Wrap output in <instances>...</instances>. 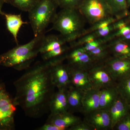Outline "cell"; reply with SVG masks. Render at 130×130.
<instances>
[{
	"label": "cell",
	"mask_w": 130,
	"mask_h": 130,
	"mask_svg": "<svg viewBox=\"0 0 130 130\" xmlns=\"http://www.w3.org/2000/svg\"><path fill=\"white\" fill-rule=\"evenodd\" d=\"M65 58L63 56L38 62L14 81V103L22 108L26 116L38 118L49 111L50 103L56 87L52 81L51 67Z\"/></svg>",
	"instance_id": "6da1fadb"
},
{
	"label": "cell",
	"mask_w": 130,
	"mask_h": 130,
	"mask_svg": "<svg viewBox=\"0 0 130 130\" xmlns=\"http://www.w3.org/2000/svg\"><path fill=\"white\" fill-rule=\"evenodd\" d=\"M44 33L35 37L28 43L18 45L0 55V65L18 71L26 70L39 53L40 43Z\"/></svg>",
	"instance_id": "7a4b0ae2"
},
{
	"label": "cell",
	"mask_w": 130,
	"mask_h": 130,
	"mask_svg": "<svg viewBox=\"0 0 130 130\" xmlns=\"http://www.w3.org/2000/svg\"><path fill=\"white\" fill-rule=\"evenodd\" d=\"M86 20L78 9H62L53 23V29L59 31L67 43H70L84 34Z\"/></svg>",
	"instance_id": "3957f363"
},
{
	"label": "cell",
	"mask_w": 130,
	"mask_h": 130,
	"mask_svg": "<svg viewBox=\"0 0 130 130\" xmlns=\"http://www.w3.org/2000/svg\"><path fill=\"white\" fill-rule=\"evenodd\" d=\"M58 7L55 0H40L28 12L35 37L44 33L46 28L53 23L57 14Z\"/></svg>",
	"instance_id": "277c9868"
},
{
	"label": "cell",
	"mask_w": 130,
	"mask_h": 130,
	"mask_svg": "<svg viewBox=\"0 0 130 130\" xmlns=\"http://www.w3.org/2000/svg\"><path fill=\"white\" fill-rule=\"evenodd\" d=\"M78 9L91 25L113 17L106 0H84Z\"/></svg>",
	"instance_id": "5b68a950"
},
{
	"label": "cell",
	"mask_w": 130,
	"mask_h": 130,
	"mask_svg": "<svg viewBox=\"0 0 130 130\" xmlns=\"http://www.w3.org/2000/svg\"><path fill=\"white\" fill-rule=\"evenodd\" d=\"M16 106L5 84L0 81V130L15 129Z\"/></svg>",
	"instance_id": "8992f818"
},
{
	"label": "cell",
	"mask_w": 130,
	"mask_h": 130,
	"mask_svg": "<svg viewBox=\"0 0 130 130\" xmlns=\"http://www.w3.org/2000/svg\"><path fill=\"white\" fill-rule=\"evenodd\" d=\"M104 66L112 79L121 81L130 75V58L114 57L107 60Z\"/></svg>",
	"instance_id": "52a82bcc"
},
{
	"label": "cell",
	"mask_w": 130,
	"mask_h": 130,
	"mask_svg": "<svg viewBox=\"0 0 130 130\" xmlns=\"http://www.w3.org/2000/svg\"><path fill=\"white\" fill-rule=\"evenodd\" d=\"M63 61L56 62L51 67L52 81L58 89L67 88L71 85L70 67L68 65L63 64Z\"/></svg>",
	"instance_id": "ba28073f"
},
{
	"label": "cell",
	"mask_w": 130,
	"mask_h": 130,
	"mask_svg": "<svg viewBox=\"0 0 130 130\" xmlns=\"http://www.w3.org/2000/svg\"><path fill=\"white\" fill-rule=\"evenodd\" d=\"M71 48L72 51L67 54L66 58L68 60V65L71 66L81 69V67L90 66L95 63L82 46Z\"/></svg>",
	"instance_id": "9c48e42d"
},
{
	"label": "cell",
	"mask_w": 130,
	"mask_h": 130,
	"mask_svg": "<svg viewBox=\"0 0 130 130\" xmlns=\"http://www.w3.org/2000/svg\"><path fill=\"white\" fill-rule=\"evenodd\" d=\"M67 88L58 89L54 94L50 103V115H56L68 111Z\"/></svg>",
	"instance_id": "30bf717a"
},
{
	"label": "cell",
	"mask_w": 130,
	"mask_h": 130,
	"mask_svg": "<svg viewBox=\"0 0 130 130\" xmlns=\"http://www.w3.org/2000/svg\"><path fill=\"white\" fill-rule=\"evenodd\" d=\"M69 66L71 85L80 90L81 89L86 91L90 89L92 84L87 73L79 68Z\"/></svg>",
	"instance_id": "8fae6325"
},
{
	"label": "cell",
	"mask_w": 130,
	"mask_h": 130,
	"mask_svg": "<svg viewBox=\"0 0 130 130\" xmlns=\"http://www.w3.org/2000/svg\"><path fill=\"white\" fill-rule=\"evenodd\" d=\"M90 113L88 121L94 128L98 129H106L111 126L109 111L106 109H98Z\"/></svg>",
	"instance_id": "7c38bea8"
},
{
	"label": "cell",
	"mask_w": 130,
	"mask_h": 130,
	"mask_svg": "<svg viewBox=\"0 0 130 130\" xmlns=\"http://www.w3.org/2000/svg\"><path fill=\"white\" fill-rule=\"evenodd\" d=\"M46 123L66 129L80 123L78 118L69 111L55 115H50Z\"/></svg>",
	"instance_id": "4fadbf2b"
},
{
	"label": "cell",
	"mask_w": 130,
	"mask_h": 130,
	"mask_svg": "<svg viewBox=\"0 0 130 130\" xmlns=\"http://www.w3.org/2000/svg\"><path fill=\"white\" fill-rule=\"evenodd\" d=\"M101 91L96 89H90L86 91L81 100L84 111L90 113L99 108Z\"/></svg>",
	"instance_id": "5bb4252c"
},
{
	"label": "cell",
	"mask_w": 130,
	"mask_h": 130,
	"mask_svg": "<svg viewBox=\"0 0 130 130\" xmlns=\"http://www.w3.org/2000/svg\"><path fill=\"white\" fill-rule=\"evenodd\" d=\"M67 43L60 35H44L40 43L39 53L41 54L55 50Z\"/></svg>",
	"instance_id": "9a60e30c"
},
{
	"label": "cell",
	"mask_w": 130,
	"mask_h": 130,
	"mask_svg": "<svg viewBox=\"0 0 130 130\" xmlns=\"http://www.w3.org/2000/svg\"><path fill=\"white\" fill-rule=\"evenodd\" d=\"M4 16L6 19L8 30L12 35L15 42L18 45V36L19 31L23 25L27 24L28 23L23 21L21 14L5 13Z\"/></svg>",
	"instance_id": "2e32d148"
},
{
	"label": "cell",
	"mask_w": 130,
	"mask_h": 130,
	"mask_svg": "<svg viewBox=\"0 0 130 130\" xmlns=\"http://www.w3.org/2000/svg\"><path fill=\"white\" fill-rule=\"evenodd\" d=\"M108 44L114 57L130 58V46L128 43L115 38L108 43Z\"/></svg>",
	"instance_id": "e0dca14e"
},
{
	"label": "cell",
	"mask_w": 130,
	"mask_h": 130,
	"mask_svg": "<svg viewBox=\"0 0 130 130\" xmlns=\"http://www.w3.org/2000/svg\"><path fill=\"white\" fill-rule=\"evenodd\" d=\"M89 76L92 85L94 84L96 86H102L110 84L112 77L104 66L95 68Z\"/></svg>",
	"instance_id": "ac0fdd59"
},
{
	"label": "cell",
	"mask_w": 130,
	"mask_h": 130,
	"mask_svg": "<svg viewBox=\"0 0 130 130\" xmlns=\"http://www.w3.org/2000/svg\"><path fill=\"white\" fill-rule=\"evenodd\" d=\"M117 89L109 88L101 91L99 109H106L111 107L118 97Z\"/></svg>",
	"instance_id": "d6986e66"
},
{
	"label": "cell",
	"mask_w": 130,
	"mask_h": 130,
	"mask_svg": "<svg viewBox=\"0 0 130 130\" xmlns=\"http://www.w3.org/2000/svg\"><path fill=\"white\" fill-rule=\"evenodd\" d=\"M111 10L113 16L118 20L127 15L128 6L126 0H106Z\"/></svg>",
	"instance_id": "ffe728a7"
},
{
	"label": "cell",
	"mask_w": 130,
	"mask_h": 130,
	"mask_svg": "<svg viewBox=\"0 0 130 130\" xmlns=\"http://www.w3.org/2000/svg\"><path fill=\"white\" fill-rule=\"evenodd\" d=\"M67 95L68 110L75 109L79 106L83 97L81 90L70 85L67 89Z\"/></svg>",
	"instance_id": "44dd1931"
},
{
	"label": "cell",
	"mask_w": 130,
	"mask_h": 130,
	"mask_svg": "<svg viewBox=\"0 0 130 130\" xmlns=\"http://www.w3.org/2000/svg\"><path fill=\"white\" fill-rule=\"evenodd\" d=\"M117 90L125 102L130 103V75L120 81Z\"/></svg>",
	"instance_id": "7402d4cb"
},
{
	"label": "cell",
	"mask_w": 130,
	"mask_h": 130,
	"mask_svg": "<svg viewBox=\"0 0 130 130\" xmlns=\"http://www.w3.org/2000/svg\"><path fill=\"white\" fill-rule=\"evenodd\" d=\"M110 52L107 43L103 44L95 49L87 53H88L95 61L96 62L103 60L107 58Z\"/></svg>",
	"instance_id": "603a6c76"
},
{
	"label": "cell",
	"mask_w": 130,
	"mask_h": 130,
	"mask_svg": "<svg viewBox=\"0 0 130 130\" xmlns=\"http://www.w3.org/2000/svg\"><path fill=\"white\" fill-rule=\"evenodd\" d=\"M40 0H12L10 4L19 10L29 12Z\"/></svg>",
	"instance_id": "cb8c5ba5"
},
{
	"label": "cell",
	"mask_w": 130,
	"mask_h": 130,
	"mask_svg": "<svg viewBox=\"0 0 130 130\" xmlns=\"http://www.w3.org/2000/svg\"><path fill=\"white\" fill-rule=\"evenodd\" d=\"M70 49V47L65 44L59 48L48 51L41 54L43 61H47L59 58L66 54L67 52Z\"/></svg>",
	"instance_id": "d4e9b609"
},
{
	"label": "cell",
	"mask_w": 130,
	"mask_h": 130,
	"mask_svg": "<svg viewBox=\"0 0 130 130\" xmlns=\"http://www.w3.org/2000/svg\"><path fill=\"white\" fill-rule=\"evenodd\" d=\"M118 20L114 17L106 19L91 25L90 28L85 29L84 35L95 31L104 28Z\"/></svg>",
	"instance_id": "484cf974"
},
{
	"label": "cell",
	"mask_w": 130,
	"mask_h": 130,
	"mask_svg": "<svg viewBox=\"0 0 130 130\" xmlns=\"http://www.w3.org/2000/svg\"><path fill=\"white\" fill-rule=\"evenodd\" d=\"M84 0H55L61 9H79Z\"/></svg>",
	"instance_id": "4316f807"
},
{
	"label": "cell",
	"mask_w": 130,
	"mask_h": 130,
	"mask_svg": "<svg viewBox=\"0 0 130 130\" xmlns=\"http://www.w3.org/2000/svg\"><path fill=\"white\" fill-rule=\"evenodd\" d=\"M113 23L105 28L100 29L93 32L98 38L106 37L115 31Z\"/></svg>",
	"instance_id": "83f0119b"
},
{
	"label": "cell",
	"mask_w": 130,
	"mask_h": 130,
	"mask_svg": "<svg viewBox=\"0 0 130 130\" xmlns=\"http://www.w3.org/2000/svg\"><path fill=\"white\" fill-rule=\"evenodd\" d=\"M117 124L118 130H130V116L126 115Z\"/></svg>",
	"instance_id": "f1b7e54d"
},
{
	"label": "cell",
	"mask_w": 130,
	"mask_h": 130,
	"mask_svg": "<svg viewBox=\"0 0 130 130\" xmlns=\"http://www.w3.org/2000/svg\"><path fill=\"white\" fill-rule=\"evenodd\" d=\"M39 130H64L66 129L64 128H61L57 126L46 123L37 129Z\"/></svg>",
	"instance_id": "f546056e"
},
{
	"label": "cell",
	"mask_w": 130,
	"mask_h": 130,
	"mask_svg": "<svg viewBox=\"0 0 130 130\" xmlns=\"http://www.w3.org/2000/svg\"><path fill=\"white\" fill-rule=\"evenodd\" d=\"M69 130H89L90 129V127L88 125L85 124L79 123L76 125L73 126L69 128Z\"/></svg>",
	"instance_id": "4dcf8cb0"
},
{
	"label": "cell",
	"mask_w": 130,
	"mask_h": 130,
	"mask_svg": "<svg viewBox=\"0 0 130 130\" xmlns=\"http://www.w3.org/2000/svg\"><path fill=\"white\" fill-rule=\"evenodd\" d=\"M4 3H5V2L3 0H0V14L3 16L5 14V13L3 11L2 8L3 6V4Z\"/></svg>",
	"instance_id": "1f68e13d"
},
{
	"label": "cell",
	"mask_w": 130,
	"mask_h": 130,
	"mask_svg": "<svg viewBox=\"0 0 130 130\" xmlns=\"http://www.w3.org/2000/svg\"><path fill=\"white\" fill-rule=\"evenodd\" d=\"M5 3H8L10 4V2L12 0H3Z\"/></svg>",
	"instance_id": "d6a6232c"
},
{
	"label": "cell",
	"mask_w": 130,
	"mask_h": 130,
	"mask_svg": "<svg viewBox=\"0 0 130 130\" xmlns=\"http://www.w3.org/2000/svg\"><path fill=\"white\" fill-rule=\"evenodd\" d=\"M126 1L128 7H130V0H126Z\"/></svg>",
	"instance_id": "836d02e7"
}]
</instances>
